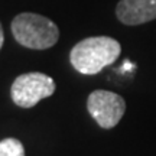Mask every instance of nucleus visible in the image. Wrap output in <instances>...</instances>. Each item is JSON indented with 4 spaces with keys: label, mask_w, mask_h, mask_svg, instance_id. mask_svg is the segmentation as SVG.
<instances>
[{
    "label": "nucleus",
    "mask_w": 156,
    "mask_h": 156,
    "mask_svg": "<svg viewBox=\"0 0 156 156\" xmlns=\"http://www.w3.org/2000/svg\"><path fill=\"white\" fill-rule=\"evenodd\" d=\"M122 46L108 36H93L78 42L69 54V61L78 73L85 75L98 74L120 56Z\"/></svg>",
    "instance_id": "1"
},
{
    "label": "nucleus",
    "mask_w": 156,
    "mask_h": 156,
    "mask_svg": "<svg viewBox=\"0 0 156 156\" xmlns=\"http://www.w3.org/2000/svg\"><path fill=\"white\" fill-rule=\"evenodd\" d=\"M17 42L30 49H48L58 42L59 29L51 19L36 13H20L12 22Z\"/></svg>",
    "instance_id": "2"
},
{
    "label": "nucleus",
    "mask_w": 156,
    "mask_h": 156,
    "mask_svg": "<svg viewBox=\"0 0 156 156\" xmlns=\"http://www.w3.org/2000/svg\"><path fill=\"white\" fill-rule=\"evenodd\" d=\"M55 91L54 80L42 73L22 74L12 84V100L19 107L30 108Z\"/></svg>",
    "instance_id": "3"
},
{
    "label": "nucleus",
    "mask_w": 156,
    "mask_h": 156,
    "mask_svg": "<svg viewBox=\"0 0 156 156\" xmlns=\"http://www.w3.org/2000/svg\"><path fill=\"white\" fill-rule=\"evenodd\" d=\"M87 108L100 127L113 129L126 112V101L113 91L95 90L88 95Z\"/></svg>",
    "instance_id": "4"
},
{
    "label": "nucleus",
    "mask_w": 156,
    "mask_h": 156,
    "mask_svg": "<svg viewBox=\"0 0 156 156\" xmlns=\"http://www.w3.org/2000/svg\"><path fill=\"white\" fill-rule=\"evenodd\" d=\"M117 19L124 25L136 26L156 19V0H120Z\"/></svg>",
    "instance_id": "5"
},
{
    "label": "nucleus",
    "mask_w": 156,
    "mask_h": 156,
    "mask_svg": "<svg viewBox=\"0 0 156 156\" xmlns=\"http://www.w3.org/2000/svg\"><path fill=\"white\" fill-rule=\"evenodd\" d=\"M0 156H25V147L22 142L9 137L0 142Z\"/></svg>",
    "instance_id": "6"
},
{
    "label": "nucleus",
    "mask_w": 156,
    "mask_h": 156,
    "mask_svg": "<svg viewBox=\"0 0 156 156\" xmlns=\"http://www.w3.org/2000/svg\"><path fill=\"white\" fill-rule=\"evenodd\" d=\"M3 42H5V35H3V29H2V25H0V49L3 46Z\"/></svg>",
    "instance_id": "7"
}]
</instances>
